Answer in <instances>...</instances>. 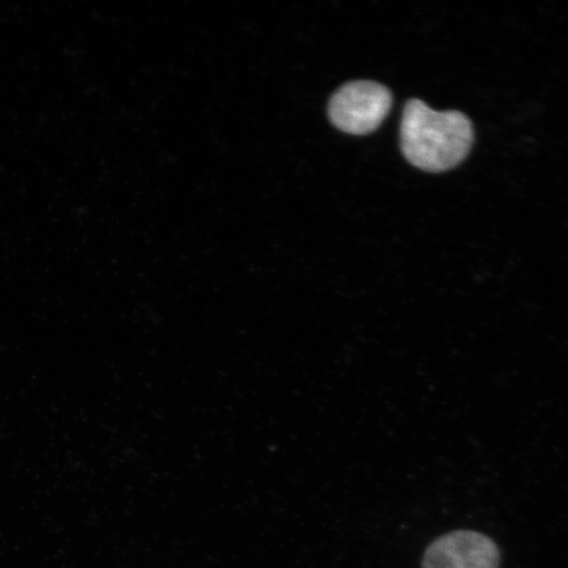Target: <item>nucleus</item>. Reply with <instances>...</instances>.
I'll list each match as a JSON object with an SVG mask.
<instances>
[{"instance_id":"obj_1","label":"nucleus","mask_w":568,"mask_h":568,"mask_svg":"<svg viewBox=\"0 0 568 568\" xmlns=\"http://www.w3.org/2000/svg\"><path fill=\"white\" fill-rule=\"evenodd\" d=\"M400 142L410 165L443 173L458 166L470 153L474 128L465 113L437 112L420 99H410L404 106Z\"/></svg>"},{"instance_id":"obj_3","label":"nucleus","mask_w":568,"mask_h":568,"mask_svg":"<svg viewBox=\"0 0 568 568\" xmlns=\"http://www.w3.org/2000/svg\"><path fill=\"white\" fill-rule=\"evenodd\" d=\"M500 551L491 538L473 530L447 532L425 551L423 568H499Z\"/></svg>"},{"instance_id":"obj_2","label":"nucleus","mask_w":568,"mask_h":568,"mask_svg":"<svg viewBox=\"0 0 568 568\" xmlns=\"http://www.w3.org/2000/svg\"><path fill=\"white\" fill-rule=\"evenodd\" d=\"M393 106V92L381 83H346L329 102V119L337 130L364 136L381 126Z\"/></svg>"}]
</instances>
